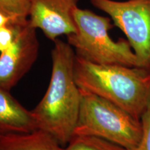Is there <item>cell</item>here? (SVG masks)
Wrapping results in <instances>:
<instances>
[{
    "label": "cell",
    "mask_w": 150,
    "mask_h": 150,
    "mask_svg": "<svg viewBox=\"0 0 150 150\" xmlns=\"http://www.w3.org/2000/svg\"><path fill=\"white\" fill-rule=\"evenodd\" d=\"M80 90L81 103L74 136L98 137L136 150L142 134L141 120L98 95Z\"/></svg>",
    "instance_id": "cell-4"
},
{
    "label": "cell",
    "mask_w": 150,
    "mask_h": 150,
    "mask_svg": "<svg viewBox=\"0 0 150 150\" xmlns=\"http://www.w3.org/2000/svg\"><path fill=\"white\" fill-rule=\"evenodd\" d=\"M20 26L9 24L0 28V54L8 50L13 44Z\"/></svg>",
    "instance_id": "cell-12"
},
{
    "label": "cell",
    "mask_w": 150,
    "mask_h": 150,
    "mask_svg": "<svg viewBox=\"0 0 150 150\" xmlns=\"http://www.w3.org/2000/svg\"><path fill=\"white\" fill-rule=\"evenodd\" d=\"M126 35L138 66L150 71V0H89Z\"/></svg>",
    "instance_id": "cell-5"
},
{
    "label": "cell",
    "mask_w": 150,
    "mask_h": 150,
    "mask_svg": "<svg viewBox=\"0 0 150 150\" xmlns=\"http://www.w3.org/2000/svg\"><path fill=\"white\" fill-rule=\"evenodd\" d=\"M74 76L80 89L113 103L138 120L150 104V71L142 67L97 64L76 55Z\"/></svg>",
    "instance_id": "cell-2"
},
{
    "label": "cell",
    "mask_w": 150,
    "mask_h": 150,
    "mask_svg": "<svg viewBox=\"0 0 150 150\" xmlns=\"http://www.w3.org/2000/svg\"><path fill=\"white\" fill-rule=\"evenodd\" d=\"M0 12L11 19V25L27 23L29 16V0H0Z\"/></svg>",
    "instance_id": "cell-11"
},
{
    "label": "cell",
    "mask_w": 150,
    "mask_h": 150,
    "mask_svg": "<svg viewBox=\"0 0 150 150\" xmlns=\"http://www.w3.org/2000/svg\"><path fill=\"white\" fill-rule=\"evenodd\" d=\"M0 150H64V147L52 135L38 129L0 137Z\"/></svg>",
    "instance_id": "cell-9"
},
{
    "label": "cell",
    "mask_w": 150,
    "mask_h": 150,
    "mask_svg": "<svg viewBox=\"0 0 150 150\" xmlns=\"http://www.w3.org/2000/svg\"><path fill=\"white\" fill-rule=\"evenodd\" d=\"M142 134L136 150H150V104L141 117Z\"/></svg>",
    "instance_id": "cell-13"
},
{
    "label": "cell",
    "mask_w": 150,
    "mask_h": 150,
    "mask_svg": "<svg viewBox=\"0 0 150 150\" xmlns=\"http://www.w3.org/2000/svg\"><path fill=\"white\" fill-rule=\"evenodd\" d=\"M79 0H29V22L52 41L76 32L73 12Z\"/></svg>",
    "instance_id": "cell-7"
},
{
    "label": "cell",
    "mask_w": 150,
    "mask_h": 150,
    "mask_svg": "<svg viewBox=\"0 0 150 150\" xmlns=\"http://www.w3.org/2000/svg\"><path fill=\"white\" fill-rule=\"evenodd\" d=\"M36 29L29 20L19 27L8 50L0 54V88L10 91L31 70L38 57Z\"/></svg>",
    "instance_id": "cell-6"
},
{
    "label": "cell",
    "mask_w": 150,
    "mask_h": 150,
    "mask_svg": "<svg viewBox=\"0 0 150 150\" xmlns=\"http://www.w3.org/2000/svg\"><path fill=\"white\" fill-rule=\"evenodd\" d=\"M38 129L32 110H27L10 93L0 88V137Z\"/></svg>",
    "instance_id": "cell-8"
},
{
    "label": "cell",
    "mask_w": 150,
    "mask_h": 150,
    "mask_svg": "<svg viewBox=\"0 0 150 150\" xmlns=\"http://www.w3.org/2000/svg\"><path fill=\"white\" fill-rule=\"evenodd\" d=\"M54 43L50 83L32 112L38 129L47 132L65 146L74 136L81 93L74 76V50L67 42L59 38Z\"/></svg>",
    "instance_id": "cell-1"
},
{
    "label": "cell",
    "mask_w": 150,
    "mask_h": 150,
    "mask_svg": "<svg viewBox=\"0 0 150 150\" xmlns=\"http://www.w3.org/2000/svg\"><path fill=\"white\" fill-rule=\"evenodd\" d=\"M11 24V19L0 12V28Z\"/></svg>",
    "instance_id": "cell-14"
},
{
    "label": "cell",
    "mask_w": 150,
    "mask_h": 150,
    "mask_svg": "<svg viewBox=\"0 0 150 150\" xmlns=\"http://www.w3.org/2000/svg\"><path fill=\"white\" fill-rule=\"evenodd\" d=\"M76 32L67 35V43L76 55L97 64L137 67V58L129 41L111 38L114 27L110 18L97 15L88 9L76 8L73 12Z\"/></svg>",
    "instance_id": "cell-3"
},
{
    "label": "cell",
    "mask_w": 150,
    "mask_h": 150,
    "mask_svg": "<svg viewBox=\"0 0 150 150\" xmlns=\"http://www.w3.org/2000/svg\"><path fill=\"white\" fill-rule=\"evenodd\" d=\"M64 150H127L113 142L92 136L74 135Z\"/></svg>",
    "instance_id": "cell-10"
}]
</instances>
